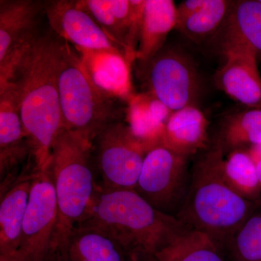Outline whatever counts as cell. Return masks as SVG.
<instances>
[{
	"label": "cell",
	"mask_w": 261,
	"mask_h": 261,
	"mask_svg": "<svg viewBox=\"0 0 261 261\" xmlns=\"http://www.w3.org/2000/svg\"><path fill=\"white\" fill-rule=\"evenodd\" d=\"M64 40L50 28L41 32L20 60L12 83L35 167L47 171L51 147L63 129L58 72Z\"/></svg>",
	"instance_id": "1"
},
{
	"label": "cell",
	"mask_w": 261,
	"mask_h": 261,
	"mask_svg": "<svg viewBox=\"0 0 261 261\" xmlns=\"http://www.w3.org/2000/svg\"><path fill=\"white\" fill-rule=\"evenodd\" d=\"M78 226L106 233L125 253L140 250L151 255L188 228L176 216L156 209L135 190L105 191L99 188Z\"/></svg>",
	"instance_id": "2"
},
{
	"label": "cell",
	"mask_w": 261,
	"mask_h": 261,
	"mask_svg": "<svg viewBox=\"0 0 261 261\" xmlns=\"http://www.w3.org/2000/svg\"><path fill=\"white\" fill-rule=\"evenodd\" d=\"M222 150L214 145L190 170V184L176 219L208 235L222 250L261 200L240 197L226 185L221 171Z\"/></svg>",
	"instance_id": "3"
},
{
	"label": "cell",
	"mask_w": 261,
	"mask_h": 261,
	"mask_svg": "<svg viewBox=\"0 0 261 261\" xmlns=\"http://www.w3.org/2000/svg\"><path fill=\"white\" fill-rule=\"evenodd\" d=\"M92 142L74 132L63 129L51 147L47 171L58 203L53 258L63 256L70 233L83 221L96 192Z\"/></svg>",
	"instance_id": "4"
},
{
	"label": "cell",
	"mask_w": 261,
	"mask_h": 261,
	"mask_svg": "<svg viewBox=\"0 0 261 261\" xmlns=\"http://www.w3.org/2000/svg\"><path fill=\"white\" fill-rule=\"evenodd\" d=\"M63 129L92 142L105 128L124 121L129 106L124 95L98 85L71 44L63 42L58 72Z\"/></svg>",
	"instance_id": "5"
},
{
	"label": "cell",
	"mask_w": 261,
	"mask_h": 261,
	"mask_svg": "<svg viewBox=\"0 0 261 261\" xmlns=\"http://www.w3.org/2000/svg\"><path fill=\"white\" fill-rule=\"evenodd\" d=\"M94 164L102 185L99 189L135 190L149 146L125 121L105 128L92 141Z\"/></svg>",
	"instance_id": "6"
},
{
	"label": "cell",
	"mask_w": 261,
	"mask_h": 261,
	"mask_svg": "<svg viewBox=\"0 0 261 261\" xmlns=\"http://www.w3.org/2000/svg\"><path fill=\"white\" fill-rule=\"evenodd\" d=\"M138 66L145 94L172 112L195 106L200 94V77L186 53L164 46L149 61L138 62Z\"/></svg>",
	"instance_id": "7"
},
{
	"label": "cell",
	"mask_w": 261,
	"mask_h": 261,
	"mask_svg": "<svg viewBox=\"0 0 261 261\" xmlns=\"http://www.w3.org/2000/svg\"><path fill=\"white\" fill-rule=\"evenodd\" d=\"M188 158L162 143L146 154L135 191L158 210L176 216L190 184Z\"/></svg>",
	"instance_id": "8"
},
{
	"label": "cell",
	"mask_w": 261,
	"mask_h": 261,
	"mask_svg": "<svg viewBox=\"0 0 261 261\" xmlns=\"http://www.w3.org/2000/svg\"><path fill=\"white\" fill-rule=\"evenodd\" d=\"M58 213L56 194L50 173L48 171H34L20 245L16 255L12 257L18 261L53 260Z\"/></svg>",
	"instance_id": "9"
},
{
	"label": "cell",
	"mask_w": 261,
	"mask_h": 261,
	"mask_svg": "<svg viewBox=\"0 0 261 261\" xmlns=\"http://www.w3.org/2000/svg\"><path fill=\"white\" fill-rule=\"evenodd\" d=\"M44 1H0V87L11 82L20 60L40 34Z\"/></svg>",
	"instance_id": "10"
},
{
	"label": "cell",
	"mask_w": 261,
	"mask_h": 261,
	"mask_svg": "<svg viewBox=\"0 0 261 261\" xmlns=\"http://www.w3.org/2000/svg\"><path fill=\"white\" fill-rule=\"evenodd\" d=\"M49 28L58 37L81 49L116 58L130 68L126 53L113 42L76 0L44 1Z\"/></svg>",
	"instance_id": "11"
},
{
	"label": "cell",
	"mask_w": 261,
	"mask_h": 261,
	"mask_svg": "<svg viewBox=\"0 0 261 261\" xmlns=\"http://www.w3.org/2000/svg\"><path fill=\"white\" fill-rule=\"evenodd\" d=\"M110 38L136 60L141 14L145 0H76Z\"/></svg>",
	"instance_id": "12"
},
{
	"label": "cell",
	"mask_w": 261,
	"mask_h": 261,
	"mask_svg": "<svg viewBox=\"0 0 261 261\" xmlns=\"http://www.w3.org/2000/svg\"><path fill=\"white\" fill-rule=\"evenodd\" d=\"M225 63L215 75L218 88L249 108H261V76L257 53L246 48L223 51Z\"/></svg>",
	"instance_id": "13"
},
{
	"label": "cell",
	"mask_w": 261,
	"mask_h": 261,
	"mask_svg": "<svg viewBox=\"0 0 261 261\" xmlns=\"http://www.w3.org/2000/svg\"><path fill=\"white\" fill-rule=\"evenodd\" d=\"M29 154L30 145L20 117L18 99L12 82L0 87V176L12 179L13 173Z\"/></svg>",
	"instance_id": "14"
},
{
	"label": "cell",
	"mask_w": 261,
	"mask_h": 261,
	"mask_svg": "<svg viewBox=\"0 0 261 261\" xmlns=\"http://www.w3.org/2000/svg\"><path fill=\"white\" fill-rule=\"evenodd\" d=\"M34 177L33 171L1 184L0 257H14L18 252Z\"/></svg>",
	"instance_id": "15"
},
{
	"label": "cell",
	"mask_w": 261,
	"mask_h": 261,
	"mask_svg": "<svg viewBox=\"0 0 261 261\" xmlns=\"http://www.w3.org/2000/svg\"><path fill=\"white\" fill-rule=\"evenodd\" d=\"M209 123L197 106L174 111L163 130L161 143L173 152L190 158L207 147Z\"/></svg>",
	"instance_id": "16"
},
{
	"label": "cell",
	"mask_w": 261,
	"mask_h": 261,
	"mask_svg": "<svg viewBox=\"0 0 261 261\" xmlns=\"http://www.w3.org/2000/svg\"><path fill=\"white\" fill-rule=\"evenodd\" d=\"M176 27V7L171 0H145L141 14L135 61L146 62L164 47Z\"/></svg>",
	"instance_id": "17"
},
{
	"label": "cell",
	"mask_w": 261,
	"mask_h": 261,
	"mask_svg": "<svg viewBox=\"0 0 261 261\" xmlns=\"http://www.w3.org/2000/svg\"><path fill=\"white\" fill-rule=\"evenodd\" d=\"M222 51L246 48L261 54V1L243 0L232 3L224 25Z\"/></svg>",
	"instance_id": "18"
},
{
	"label": "cell",
	"mask_w": 261,
	"mask_h": 261,
	"mask_svg": "<svg viewBox=\"0 0 261 261\" xmlns=\"http://www.w3.org/2000/svg\"><path fill=\"white\" fill-rule=\"evenodd\" d=\"M65 261H126V253L116 240L96 228H73L63 256Z\"/></svg>",
	"instance_id": "19"
},
{
	"label": "cell",
	"mask_w": 261,
	"mask_h": 261,
	"mask_svg": "<svg viewBox=\"0 0 261 261\" xmlns=\"http://www.w3.org/2000/svg\"><path fill=\"white\" fill-rule=\"evenodd\" d=\"M261 145V108H250L228 116L218 130L214 146L227 154Z\"/></svg>",
	"instance_id": "20"
},
{
	"label": "cell",
	"mask_w": 261,
	"mask_h": 261,
	"mask_svg": "<svg viewBox=\"0 0 261 261\" xmlns=\"http://www.w3.org/2000/svg\"><path fill=\"white\" fill-rule=\"evenodd\" d=\"M155 261H226L216 242L188 227L153 255Z\"/></svg>",
	"instance_id": "21"
},
{
	"label": "cell",
	"mask_w": 261,
	"mask_h": 261,
	"mask_svg": "<svg viewBox=\"0 0 261 261\" xmlns=\"http://www.w3.org/2000/svg\"><path fill=\"white\" fill-rule=\"evenodd\" d=\"M221 171L226 185L240 197L250 201L261 200V183L256 163L247 150L224 154Z\"/></svg>",
	"instance_id": "22"
},
{
	"label": "cell",
	"mask_w": 261,
	"mask_h": 261,
	"mask_svg": "<svg viewBox=\"0 0 261 261\" xmlns=\"http://www.w3.org/2000/svg\"><path fill=\"white\" fill-rule=\"evenodd\" d=\"M231 5L226 0H206L202 8L176 24V29L192 42H203L222 27Z\"/></svg>",
	"instance_id": "23"
},
{
	"label": "cell",
	"mask_w": 261,
	"mask_h": 261,
	"mask_svg": "<svg viewBox=\"0 0 261 261\" xmlns=\"http://www.w3.org/2000/svg\"><path fill=\"white\" fill-rule=\"evenodd\" d=\"M222 252L226 261H261V205L233 233Z\"/></svg>",
	"instance_id": "24"
},
{
	"label": "cell",
	"mask_w": 261,
	"mask_h": 261,
	"mask_svg": "<svg viewBox=\"0 0 261 261\" xmlns=\"http://www.w3.org/2000/svg\"><path fill=\"white\" fill-rule=\"evenodd\" d=\"M206 0H186L176 7V24L191 16L205 4Z\"/></svg>",
	"instance_id": "25"
},
{
	"label": "cell",
	"mask_w": 261,
	"mask_h": 261,
	"mask_svg": "<svg viewBox=\"0 0 261 261\" xmlns=\"http://www.w3.org/2000/svg\"><path fill=\"white\" fill-rule=\"evenodd\" d=\"M126 261H155L153 255H149L140 250L126 252Z\"/></svg>",
	"instance_id": "26"
},
{
	"label": "cell",
	"mask_w": 261,
	"mask_h": 261,
	"mask_svg": "<svg viewBox=\"0 0 261 261\" xmlns=\"http://www.w3.org/2000/svg\"><path fill=\"white\" fill-rule=\"evenodd\" d=\"M247 151L254 162L257 163L261 161V145L252 146Z\"/></svg>",
	"instance_id": "27"
},
{
	"label": "cell",
	"mask_w": 261,
	"mask_h": 261,
	"mask_svg": "<svg viewBox=\"0 0 261 261\" xmlns=\"http://www.w3.org/2000/svg\"><path fill=\"white\" fill-rule=\"evenodd\" d=\"M257 176H258L259 180L261 183V161L256 163Z\"/></svg>",
	"instance_id": "28"
},
{
	"label": "cell",
	"mask_w": 261,
	"mask_h": 261,
	"mask_svg": "<svg viewBox=\"0 0 261 261\" xmlns=\"http://www.w3.org/2000/svg\"><path fill=\"white\" fill-rule=\"evenodd\" d=\"M0 261H18L15 257H0Z\"/></svg>",
	"instance_id": "29"
},
{
	"label": "cell",
	"mask_w": 261,
	"mask_h": 261,
	"mask_svg": "<svg viewBox=\"0 0 261 261\" xmlns=\"http://www.w3.org/2000/svg\"><path fill=\"white\" fill-rule=\"evenodd\" d=\"M51 261H65V260H62L61 258H58V257H56V258H55L54 260H53Z\"/></svg>",
	"instance_id": "30"
},
{
	"label": "cell",
	"mask_w": 261,
	"mask_h": 261,
	"mask_svg": "<svg viewBox=\"0 0 261 261\" xmlns=\"http://www.w3.org/2000/svg\"><path fill=\"white\" fill-rule=\"evenodd\" d=\"M260 1H261V0H260Z\"/></svg>",
	"instance_id": "31"
}]
</instances>
